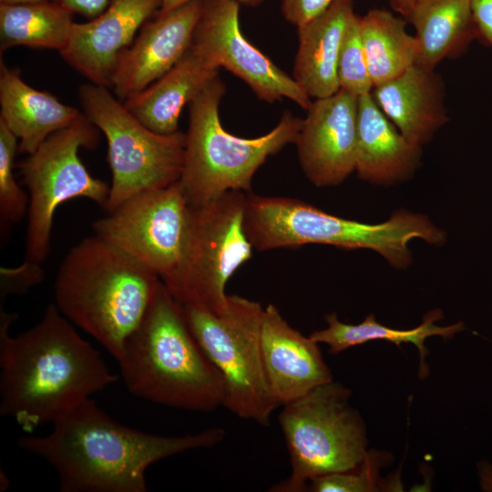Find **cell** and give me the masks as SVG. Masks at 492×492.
I'll return each mask as SVG.
<instances>
[{"label": "cell", "mask_w": 492, "mask_h": 492, "mask_svg": "<svg viewBox=\"0 0 492 492\" xmlns=\"http://www.w3.org/2000/svg\"><path fill=\"white\" fill-rule=\"evenodd\" d=\"M16 318L0 306V414L24 431L54 424L118 381L56 304L36 325L11 336Z\"/></svg>", "instance_id": "1"}, {"label": "cell", "mask_w": 492, "mask_h": 492, "mask_svg": "<svg viewBox=\"0 0 492 492\" xmlns=\"http://www.w3.org/2000/svg\"><path fill=\"white\" fill-rule=\"evenodd\" d=\"M53 425L49 434L22 436L17 445L56 470L61 492H146L152 464L225 437L217 426L183 436L145 433L116 421L91 397Z\"/></svg>", "instance_id": "2"}, {"label": "cell", "mask_w": 492, "mask_h": 492, "mask_svg": "<svg viewBox=\"0 0 492 492\" xmlns=\"http://www.w3.org/2000/svg\"><path fill=\"white\" fill-rule=\"evenodd\" d=\"M118 363L127 389L138 397L196 412L222 406L223 378L162 282Z\"/></svg>", "instance_id": "3"}, {"label": "cell", "mask_w": 492, "mask_h": 492, "mask_svg": "<svg viewBox=\"0 0 492 492\" xmlns=\"http://www.w3.org/2000/svg\"><path fill=\"white\" fill-rule=\"evenodd\" d=\"M160 282L153 272L94 234L64 257L54 282L55 304L118 361Z\"/></svg>", "instance_id": "4"}, {"label": "cell", "mask_w": 492, "mask_h": 492, "mask_svg": "<svg viewBox=\"0 0 492 492\" xmlns=\"http://www.w3.org/2000/svg\"><path fill=\"white\" fill-rule=\"evenodd\" d=\"M244 228L253 248L268 251L324 244L343 249H367L395 269H407L413 255L411 241L442 247L446 232L423 213L395 210L380 223H364L330 214L305 201L246 194Z\"/></svg>", "instance_id": "5"}, {"label": "cell", "mask_w": 492, "mask_h": 492, "mask_svg": "<svg viewBox=\"0 0 492 492\" xmlns=\"http://www.w3.org/2000/svg\"><path fill=\"white\" fill-rule=\"evenodd\" d=\"M225 85L217 77L190 103L179 184L192 208L231 191H250L266 159L294 143L302 119L286 111L268 133L244 138L227 132L219 115Z\"/></svg>", "instance_id": "6"}, {"label": "cell", "mask_w": 492, "mask_h": 492, "mask_svg": "<svg viewBox=\"0 0 492 492\" xmlns=\"http://www.w3.org/2000/svg\"><path fill=\"white\" fill-rule=\"evenodd\" d=\"M351 396L348 387L333 380L282 405L278 420L291 474L270 491H306L312 479L351 469L364 459L366 426Z\"/></svg>", "instance_id": "7"}, {"label": "cell", "mask_w": 492, "mask_h": 492, "mask_svg": "<svg viewBox=\"0 0 492 492\" xmlns=\"http://www.w3.org/2000/svg\"><path fill=\"white\" fill-rule=\"evenodd\" d=\"M78 96L84 115L107 138L111 170L107 213L139 193L179 180L184 133L159 134L149 129L106 87L86 84Z\"/></svg>", "instance_id": "8"}, {"label": "cell", "mask_w": 492, "mask_h": 492, "mask_svg": "<svg viewBox=\"0 0 492 492\" xmlns=\"http://www.w3.org/2000/svg\"><path fill=\"white\" fill-rule=\"evenodd\" d=\"M263 309L260 302L236 294L228 295L227 307L220 314L183 306L193 335L223 378L222 407L238 417L268 425L279 405L262 362Z\"/></svg>", "instance_id": "9"}, {"label": "cell", "mask_w": 492, "mask_h": 492, "mask_svg": "<svg viewBox=\"0 0 492 492\" xmlns=\"http://www.w3.org/2000/svg\"><path fill=\"white\" fill-rule=\"evenodd\" d=\"M98 142L97 128L81 115L67 128L49 136L19 163L29 196L25 259L22 263L41 267L49 254L56 209L75 198H87L104 210L110 186L93 177L82 163L81 148Z\"/></svg>", "instance_id": "10"}, {"label": "cell", "mask_w": 492, "mask_h": 492, "mask_svg": "<svg viewBox=\"0 0 492 492\" xmlns=\"http://www.w3.org/2000/svg\"><path fill=\"white\" fill-rule=\"evenodd\" d=\"M245 202V192L231 190L206 205L191 207L187 253L177 278L167 287L181 305L215 314L226 309V284L252 255L244 228Z\"/></svg>", "instance_id": "11"}, {"label": "cell", "mask_w": 492, "mask_h": 492, "mask_svg": "<svg viewBox=\"0 0 492 492\" xmlns=\"http://www.w3.org/2000/svg\"><path fill=\"white\" fill-rule=\"evenodd\" d=\"M190 225L191 207L177 181L127 200L96 220L93 230L169 287L182 267Z\"/></svg>", "instance_id": "12"}, {"label": "cell", "mask_w": 492, "mask_h": 492, "mask_svg": "<svg viewBox=\"0 0 492 492\" xmlns=\"http://www.w3.org/2000/svg\"><path fill=\"white\" fill-rule=\"evenodd\" d=\"M239 11L235 0H204L190 47L243 80L259 99L272 103L288 98L307 110L312 98L246 39Z\"/></svg>", "instance_id": "13"}, {"label": "cell", "mask_w": 492, "mask_h": 492, "mask_svg": "<svg viewBox=\"0 0 492 492\" xmlns=\"http://www.w3.org/2000/svg\"><path fill=\"white\" fill-rule=\"evenodd\" d=\"M358 97L343 89L314 99L295 138L306 178L319 188L343 182L355 168Z\"/></svg>", "instance_id": "14"}, {"label": "cell", "mask_w": 492, "mask_h": 492, "mask_svg": "<svg viewBox=\"0 0 492 492\" xmlns=\"http://www.w3.org/2000/svg\"><path fill=\"white\" fill-rule=\"evenodd\" d=\"M204 0H191L147 21L121 54L110 87L123 101L144 90L189 50Z\"/></svg>", "instance_id": "15"}, {"label": "cell", "mask_w": 492, "mask_h": 492, "mask_svg": "<svg viewBox=\"0 0 492 492\" xmlns=\"http://www.w3.org/2000/svg\"><path fill=\"white\" fill-rule=\"evenodd\" d=\"M162 0H110L97 16L74 23L62 58L90 83L109 87L121 54L143 25L155 16Z\"/></svg>", "instance_id": "16"}, {"label": "cell", "mask_w": 492, "mask_h": 492, "mask_svg": "<svg viewBox=\"0 0 492 492\" xmlns=\"http://www.w3.org/2000/svg\"><path fill=\"white\" fill-rule=\"evenodd\" d=\"M319 343L291 326L272 303L263 309L261 346L265 374L279 406L333 381Z\"/></svg>", "instance_id": "17"}, {"label": "cell", "mask_w": 492, "mask_h": 492, "mask_svg": "<svg viewBox=\"0 0 492 492\" xmlns=\"http://www.w3.org/2000/svg\"><path fill=\"white\" fill-rule=\"evenodd\" d=\"M422 147L405 138L372 93L358 97L354 171L369 183L391 186L410 179L420 165Z\"/></svg>", "instance_id": "18"}, {"label": "cell", "mask_w": 492, "mask_h": 492, "mask_svg": "<svg viewBox=\"0 0 492 492\" xmlns=\"http://www.w3.org/2000/svg\"><path fill=\"white\" fill-rule=\"evenodd\" d=\"M372 95L400 133L417 146L427 144L448 121L441 78L417 64L374 87Z\"/></svg>", "instance_id": "19"}, {"label": "cell", "mask_w": 492, "mask_h": 492, "mask_svg": "<svg viewBox=\"0 0 492 492\" xmlns=\"http://www.w3.org/2000/svg\"><path fill=\"white\" fill-rule=\"evenodd\" d=\"M219 67L190 46L181 59L139 93L123 101L143 125L159 134L177 132L179 116L213 79Z\"/></svg>", "instance_id": "20"}, {"label": "cell", "mask_w": 492, "mask_h": 492, "mask_svg": "<svg viewBox=\"0 0 492 492\" xmlns=\"http://www.w3.org/2000/svg\"><path fill=\"white\" fill-rule=\"evenodd\" d=\"M354 14L353 0H334L320 15L297 27L299 46L292 78L310 98L326 97L340 89L338 56Z\"/></svg>", "instance_id": "21"}, {"label": "cell", "mask_w": 492, "mask_h": 492, "mask_svg": "<svg viewBox=\"0 0 492 492\" xmlns=\"http://www.w3.org/2000/svg\"><path fill=\"white\" fill-rule=\"evenodd\" d=\"M0 120L18 139V151L33 153L49 136L74 122L80 111L26 84L0 63Z\"/></svg>", "instance_id": "22"}, {"label": "cell", "mask_w": 492, "mask_h": 492, "mask_svg": "<svg viewBox=\"0 0 492 492\" xmlns=\"http://www.w3.org/2000/svg\"><path fill=\"white\" fill-rule=\"evenodd\" d=\"M443 317L442 311L435 309L428 312L416 327L402 330L380 323L373 313H369L361 323L351 324L340 321L336 313H331L324 317L327 326L313 332L309 336L317 343L326 344L331 354H338L354 346L376 340L388 341L397 346L412 343L419 353V377L423 379L429 373L425 363L428 354L425 340L432 336L451 339L466 329L462 321L445 326L436 324V322Z\"/></svg>", "instance_id": "23"}, {"label": "cell", "mask_w": 492, "mask_h": 492, "mask_svg": "<svg viewBox=\"0 0 492 492\" xmlns=\"http://www.w3.org/2000/svg\"><path fill=\"white\" fill-rule=\"evenodd\" d=\"M406 18L416 32V64L429 70L477 37L470 0H417Z\"/></svg>", "instance_id": "24"}, {"label": "cell", "mask_w": 492, "mask_h": 492, "mask_svg": "<svg viewBox=\"0 0 492 492\" xmlns=\"http://www.w3.org/2000/svg\"><path fill=\"white\" fill-rule=\"evenodd\" d=\"M72 15L65 5L54 0L0 3L1 52L16 46L59 52L69 40L75 23Z\"/></svg>", "instance_id": "25"}, {"label": "cell", "mask_w": 492, "mask_h": 492, "mask_svg": "<svg viewBox=\"0 0 492 492\" xmlns=\"http://www.w3.org/2000/svg\"><path fill=\"white\" fill-rule=\"evenodd\" d=\"M405 21L385 9H371L360 17V31L374 87L390 80L416 64L419 55L415 36Z\"/></svg>", "instance_id": "26"}, {"label": "cell", "mask_w": 492, "mask_h": 492, "mask_svg": "<svg viewBox=\"0 0 492 492\" xmlns=\"http://www.w3.org/2000/svg\"><path fill=\"white\" fill-rule=\"evenodd\" d=\"M393 456L386 451L368 449L364 459L354 467L312 479L306 491L312 492H376L401 488L399 479L380 477V471L390 465Z\"/></svg>", "instance_id": "27"}, {"label": "cell", "mask_w": 492, "mask_h": 492, "mask_svg": "<svg viewBox=\"0 0 492 492\" xmlns=\"http://www.w3.org/2000/svg\"><path fill=\"white\" fill-rule=\"evenodd\" d=\"M18 139L0 120V231L6 239L13 224L19 222L28 210L29 196L18 186L14 176Z\"/></svg>", "instance_id": "28"}, {"label": "cell", "mask_w": 492, "mask_h": 492, "mask_svg": "<svg viewBox=\"0 0 492 492\" xmlns=\"http://www.w3.org/2000/svg\"><path fill=\"white\" fill-rule=\"evenodd\" d=\"M337 75L340 89L357 97L372 93L370 77L360 31V16L356 14L349 22L340 46Z\"/></svg>", "instance_id": "29"}, {"label": "cell", "mask_w": 492, "mask_h": 492, "mask_svg": "<svg viewBox=\"0 0 492 492\" xmlns=\"http://www.w3.org/2000/svg\"><path fill=\"white\" fill-rule=\"evenodd\" d=\"M0 301L3 303L10 294H20L39 283L43 278L41 267H29L24 263L13 269H1Z\"/></svg>", "instance_id": "30"}, {"label": "cell", "mask_w": 492, "mask_h": 492, "mask_svg": "<svg viewBox=\"0 0 492 492\" xmlns=\"http://www.w3.org/2000/svg\"><path fill=\"white\" fill-rule=\"evenodd\" d=\"M334 0H282L285 20L300 27L323 13Z\"/></svg>", "instance_id": "31"}, {"label": "cell", "mask_w": 492, "mask_h": 492, "mask_svg": "<svg viewBox=\"0 0 492 492\" xmlns=\"http://www.w3.org/2000/svg\"><path fill=\"white\" fill-rule=\"evenodd\" d=\"M477 37L492 46V0H470Z\"/></svg>", "instance_id": "32"}, {"label": "cell", "mask_w": 492, "mask_h": 492, "mask_svg": "<svg viewBox=\"0 0 492 492\" xmlns=\"http://www.w3.org/2000/svg\"><path fill=\"white\" fill-rule=\"evenodd\" d=\"M65 5L73 14L91 19L99 15L110 0H54Z\"/></svg>", "instance_id": "33"}, {"label": "cell", "mask_w": 492, "mask_h": 492, "mask_svg": "<svg viewBox=\"0 0 492 492\" xmlns=\"http://www.w3.org/2000/svg\"><path fill=\"white\" fill-rule=\"evenodd\" d=\"M479 487L484 492H492V465L487 460L477 463Z\"/></svg>", "instance_id": "34"}, {"label": "cell", "mask_w": 492, "mask_h": 492, "mask_svg": "<svg viewBox=\"0 0 492 492\" xmlns=\"http://www.w3.org/2000/svg\"><path fill=\"white\" fill-rule=\"evenodd\" d=\"M417 0H389L391 6L406 18Z\"/></svg>", "instance_id": "35"}, {"label": "cell", "mask_w": 492, "mask_h": 492, "mask_svg": "<svg viewBox=\"0 0 492 492\" xmlns=\"http://www.w3.org/2000/svg\"><path fill=\"white\" fill-rule=\"evenodd\" d=\"M190 1L191 0H162L161 6L159 13L163 14V13L169 12Z\"/></svg>", "instance_id": "36"}, {"label": "cell", "mask_w": 492, "mask_h": 492, "mask_svg": "<svg viewBox=\"0 0 492 492\" xmlns=\"http://www.w3.org/2000/svg\"><path fill=\"white\" fill-rule=\"evenodd\" d=\"M42 1H48V0H0L1 4H26V3H35V2H42Z\"/></svg>", "instance_id": "37"}, {"label": "cell", "mask_w": 492, "mask_h": 492, "mask_svg": "<svg viewBox=\"0 0 492 492\" xmlns=\"http://www.w3.org/2000/svg\"><path fill=\"white\" fill-rule=\"evenodd\" d=\"M235 1H237L240 5L254 6L261 4L263 0H235Z\"/></svg>", "instance_id": "38"}]
</instances>
